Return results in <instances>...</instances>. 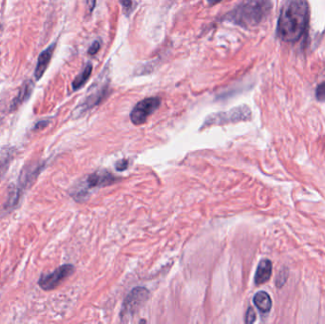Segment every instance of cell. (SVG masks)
Instances as JSON below:
<instances>
[{"label": "cell", "mask_w": 325, "mask_h": 324, "mask_svg": "<svg viewBox=\"0 0 325 324\" xmlns=\"http://www.w3.org/2000/svg\"><path fill=\"white\" fill-rule=\"evenodd\" d=\"M108 85L105 84L104 86H102L100 88V90H95L92 93H90V95L86 98V100L82 103L80 106V109L82 111H86L90 108H92L95 106H97L102 102V100L106 97V95L108 94Z\"/></svg>", "instance_id": "9"}, {"label": "cell", "mask_w": 325, "mask_h": 324, "mask_svg": "<svg viewBox=\"0 0 325 324\" xmlns=\"http://www.w3.org/2000/svg\"><path fill=\"white\" fill-rule=\"evenodd\" d=\"M116 181L117 178L108 171H96L89 176L87 182L90 188H95L108 186L115 183Z\"/></svg>", "instance_id": "8"}, {"label": "cell", "mask_w": 325, "mask_h": 324, "mask_svg": "<svg viewBox=\"0 0 325 324\" xmlns=\"http://www.w3.org/2000/svg\"><path fill=\"white\" fill-rule=\"evenodd\" d=\"M309 22L306 0H286L280 10L277 35L285 42H296L303 36Z\"/></svg>", "instance_id": "1"}, {"label": "cell", "mask_w": 325, "mask_h": 324, "mask_svg": "<svg viewBox=\"0 0 325 324\" xmlns=\"http://www.w3.org/2000/svg\"><path fill=\"white\" fill-rule=\"evenodd\" d=\"M124 12L126 13V15H129V13L132 10V0H120Z\"/></svg>", "instance_id": "16"}, {"label": "cell", "mask_w": 325, "mask_h": 324, "mask_svg": "<svg viewBox=\"0 0 325 324\" xmlns=\"http://www.w3.org/2000/svg\"><path fill=\"white\" fill-rule=\"evenodd\" d=\"M33 90H34V83L32 80H27V81L24 82L21 89L19 90L18 92V96L14 99L13 103H12V106H11V109H16L18 108V106H20L22 103H24L25 101H27L32 92H33Z\"/></svg>", "instance_id": "11"}, {"label": "cell", "mask_w": 325, "mask_h": 324, "mask_svg": "<svg viewBox=\"0 0 325 324\" xmlns=\"http://www.w3.org/2000/svg\"><path fill=\"white\" fill-rule=\"evenodd\" d=\"M222 0H208V3H210V4H216V3H219Z\"/></svg>", "instance_id": "19"}, {"label": "cell", "mask_w": 325, "mask_h": 324, "mask_svg": "<svg viewBox=\"0 0 325 324\" xmlns=\"http://www.w3.org/2000/svg\"><path fill=\"white\" fill-rule=\"evenodd\" d=\"M245 322L246 323H253L255 320H256V313L255 311L253 310V308H249L247 313H246V315H245Z\"/></svg>", "instance_id": "15"}, {"label": "cell", "mask_w": 325, "mask_h": 324, "mask_svg": "<svg viewBox=\"0 0 325 324\" xmlns=\"http://www.w3.org/2000/svg\"><path fill=\"white\" fill-rule=\"evenodd\" d=\"M101 48V45H100V42L98 41H94L92 43V45L90 46V49H89V54L93 55V54H96L98 53V51Z\"/></svg>", "instance_id": "17"}, {"label": "cell", "mask_w": 325, "mask_h": 324, "mask_svg": "<svg viewBox=\"0 0 325 324\" xmlns=\"http://www.w3.org/2000/svg\"><path fill=\"white\" fill-rule=\"evenodd\" d=\"M251 117V111L248 107L241 106L226 112H219L209 115L205 121L204 126L212 125H225L229 123H236L241 121L249 120Z\"/></svg>", "instance_id": "3"}, {"label": "cell", "mask_w": 325, "mask_h": 324, "mask_svg": "<svg viewBox=\"0 0 325 324\" xmlns=\"http://www.w3.org/2000/svg\"><path fill=\"white\" fill-rule=\"evenodd\" d=\"M161 99L158 97H149L140 101L130 113V120L135 126L143 125L150 115L160 108Z\"/></svg>", "instance_id": "4"}, {"label": "cell", "mask_w": 325, "mask_h": 324, "mask_svg": "<svg viewBox=\"0 0 325 324\" xmlns=\"http://www.w3.org/2000/svg\"><path fill=\"white\" fill-rule=\"evenodd\" d=\"M254 304L259 309L260 312L263 314L268 313L272 307V300L271 297L265 292H259L254 297Z\"/></svg>", "instance_id": "12"}, {"label": "cell", "mask_w": 325, "mask_h": 324, "mask_svg": "<svg viewBox=\"0 0 325 324\" xmlns=\"http://www.w3.org/2000/svg\"><path fill=\"white\" fill-rule=\"evenodd\" d=\"M149 292L147 289L144 287H137L133 289L130 294L126 297L122 309V319L123 321L126 320L127 317H130L139 311V309L143 306L144 302L148 299Z\"/></svg>", "instance_id": "5"}, {"label": "cell", "mask_w": 325, "mask_h": 324, "mask_svg": "<svg viewBox=\"0 0 325 324\" xmlns=\"http://www.w3.org/2000/svg\"><path fill=\"white\" fill-rule=\"evenodd\" d=\"M74 272V267L72 264H65L51 273L41 276L38 284L45 291H51L56 288L62 281L69 278Z\"/></svg>", "instance_id": "6"}, {"label": "cell", "mask_w": 325, "mask_h": 324, "mask_svg": "<svg viewBox=\"0 0 325 324\" xmlns=\"http://www.w3.org/2000/svg\"><path fill=\"white\" fill-rule=\"evenodd\" d=\"M316 99L320 102H325V82L320 83L316 90Z\"/></svg>", "instance_id": "14"}, {"label": "cell", "mask_w": 325, "mask_h": 324, "mask_svg": "<svg viewBox=\"0 0 325 324\" xmlns=\"http://www.w3.org/2000/svg\"><path fill=\"white\" fill-rule=\"evenodd\" d=\"M91 72H92V64L89 63L85 67L83 72L80 74H78L76 78L72 81V86L73 90H80L82 87H84V85L89 80Z\"/></svg>", "instance_id": "13"}, {"label": "cell", "mask_w": 325, "mask_h": 324, "mask_svg": "<svg viewBox=\"0 0 325 324\" xmlns=\"http://www.w3.org/2000/svg\"><path fill=\"white\" fill-rule=\"evenodd\" d=\"M56 43H53L49 46L46 50H44L38 56V60L36 64V71H35V77L36 80H40L43 74L45 73L48 66L50 65L51 59L54 54V49H55Z\"/></svg>", "instance_id": "7"}, {"label": "cell", "mask_w": 325, "mask_h": 324, "mask_svg": "<svg viewBox=\"0 0 325 324\" xmlns=\"http://www.w3.org/2000/svg\"><path fill=\"white\" fill-rule=\"evenodd\" d=\"M88 1V8L90 10V13L95 8L96 5V0H87Z\"/></svg>", "instance_id": "18"}, {"label": "cell", "mask_w": 325, "mask_h": 324, "mask_svg": "<svg viewBox=\"0 0 325 324\" xmlns=\"http://www.w3.org/2000/svg\"><path fill=\"white\" fill-rule=\"evenodd\" d=\"M272 6V0H241L223 20L241 27H255L268 17Z\"/></svg>", "instance_id": "2"}, {"label": "cell", "mask_w": 325, "mask_h": 324, "mask_svg": "<svg viewBox=\"0 0 325 324\" xmlns=\"http://www.w3.org/2000/svg\"><path fill=\"white\" fill-rule=\"evenodd\" d=\"M272 275V262L269 260H262L256 271L255 283L261 285L268 281Z\"/></svg>", "instance_id": "10"}]
</instances>
